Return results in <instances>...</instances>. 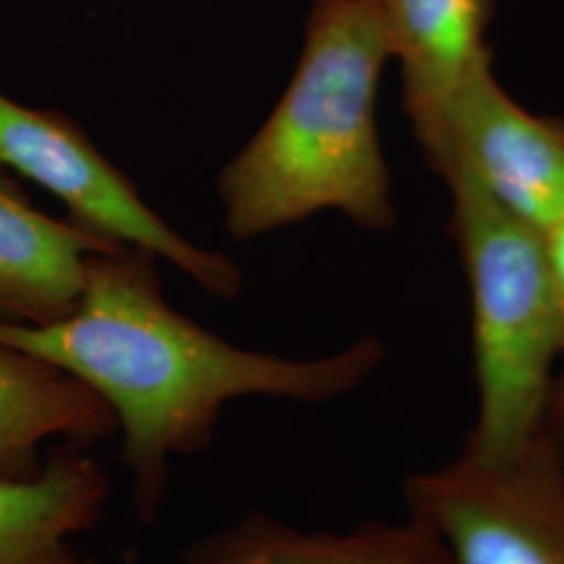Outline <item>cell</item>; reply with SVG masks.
Listing matches in <instances>:
<instances>
[{
  "instance_id": "6da1fadb",
  "label": "cell",
  "mask_w": 564,
  "mask_h": 564,
  "mask_svg": "<svg viewBox=\"0 0 564 564\" xmlns=\"http://www.w3.org/2000/svg\"><path fill=\"white\" fill-rule=\"evenodd\" d=\"M155 258L134 245L95 251L69 316L42 326L0 321L2 347L61 368L113 410L142 521L162 508L170 458L209 447L224 403L242 395L328 402L358 389L383 360L377 339L310 362L239 349L170 307Z\"/></svg>"
},
{
  "instance_id": "7a4b0ae2",
  "label": "cell",
  "mask_w": 564,
  "mask_h": 564,
  "mask_svg": "<svg viewBox=\"0 0 564 564\" xmlns=\"http://www.w3.org/2000/svg\"><path fill=\"white\" fill-rule=\"evenodd\" d=\"M389 57L381 0H314L293 80L218 182L232 239L249 241L323 209L368 230L395 224L377 128Z\"/></svg>"
},
{
  "instance_id": "3957f363",
  "label": "cell",
  "mask_w": 564,
  "mask_h": 564,
  "mask_svg": "<svg viewBox=\"0 0 564 564\" xmlns=\"http://www.w3.org/2000/svg\"><path fill=\"white\" fill-rule=\"evenodd\" d=\"M449 235L460 249L473 302L477 421L463 452L500 458L545 433L564 324L542 235L508 216L466 176Z\"/></svg>"
},
{
  "instance_id": "277c9868",
  "label": "cell",
  "mask_w": 564,
  "mask_h": 564,
  "mask_svg": "<svg viewBox=\"0 0 564 564\" xmlns=\"http://www.w3.org/2000/svg\"><path fill=\"white\" fill-rule=\"evenodd\" d=\"M405 502L454 564H564V445L547 431L500 458L463 452L410 477Z\"/></svg>"
},
{
  "instance_id": "5b68a950",
  "label": "cell",
  "mask_w": 564,
  "mask_h": 564,
  "mask_svg": "<svg viewBox=\"0 0 564 564\" xmlns=\"http://www.w3.org/2000/svg\"><path fill=\"white\" fill-rule=\"evenodd\" d=\"M0 165L53 193L69 209V220L84 230L153 251L218 297L239 295V268L223 253L205 251L176 235L142 202L130 178L61 111L25 107L0 95Z\"/></svg>"
},
{
  "instance_id": "8992f818",
  "label": "cell",
  "mask_w": 564,
  "mask_h": 564,
  "mask_svg": "<svg viewBox=\"0 0 564 564\" xmlns=\"http://www.w3.org/2000/svg\"><path fill=\"white\" fill-rule=\"evenodd\" d=\"M435 172L445 184L466 176L544 235L564 216V120L527 111L487 69L456 102Z\"/></svg>"
},
{
  "instance_id": "52a82bcc",
  "label": "cell",
  "mask_w": 564,
  "mask_h": 564,
  "mask_svg": "<svg viewBox=\"0 0 564 564\" xmlns=\"http://www.w3.org/2000/svg\"><path fill=\"white\" fill-rule=\"evenodd\" d=\"M391 55L402 63L403 111L435 170L454 107L491 69L487 28L496 0H381Z\"/></svg>"
},
{
  "instance_id": "ba28073f",
  "label": "cell",
  "mask_w": 564,
  "mask_h": 564,
  "mask_svg": "<svg viewBox=\"0 0 564 564\" xmlns=\"http://www.w3.org/2000/svg\"><path fill=\"white\" fill-rule=\"evenodd\" d=\"M67 220L39 212L0 170V321L57 323L80 303L88 258L116 247Z\"/></svg>"
},
{
  "instance_id": "9c48e42d",
  "label": "cell",
  "mask_w": 564,
  "mask_h": 564,
  "mask_svg": "<svg viewBox=\"0 0 564 564\" xmlns=\"http://www.w3.org/2000/svg\"><path fill=\"white\" fill-rule=\"evenodd\" d=\"M186 564H454L424 524L368 523L345 531H302L256 512L182 552Z\"/></svg>"
},
{
  "instance_id": "30bf717a",
  "label": "cell",
  "mask_w": 564,
  "mask_h": 564,
  "mask_svg": "<svg viewBox=\"0 0 564 564\" xmlns=\"http://www.w3.org/2000/svg\"><path fill=\"white\" fill-rule=\"evenodd\" d=\"M107 500L105 470L76 452L34 475H0V564H80L69 538L97 527Z\"/></svg>"
},
{
  "instance_id": "8fae6325",
  "label": "cell",
  "mask_w": 564,
  "mask_h": 564,
  "mask_svg": "<svg viewBox=\"0 0 564 564\" xmlns=\"http://www.w3.org/2000/svg\"><path fill=\"white\" fill-rule=\"evenodd\" d=\"M116 429L113 410L90 387L0 345V475L25 477L36 447L51 437L93 444Z\"/></svg>"
},
{
  "instance_id": "7c38bea8",
  "label": "cell",
  "mask_w": 564,
  "mask_h": 564,
  "mask_svg": "<svg viewBox=\"0 0 564 564\" xmlns=\"http://www.w3.org/2000/svg\"><path fill=\"white\" fill-rule=\"evenodd\" d=\"M544 242L545 263L550 272V281L556 293V302L561 307L564 324V216L550 230L542 235Z\"/></svg>"
},
{
  "instance_id": "4fadbf2b",
  "label": "cell",
  "mask_w": 564,
  "mask_h": 564,
  "mask_svg": "<svg viewBox=\"0 0 564 564\" xmlns=\"http://www.w3.org/2000/svg\"><path fill=\"white\" fill-rule=\"evenodd\" d=\"M545 431L564 445V372L556 377L554 391H552V402L547 410V421H545Z\"/></svg>"
},
{
  "instance_id": "5bb4252c",
  "label": "cell",
  "mask_w": 564,
  "mask_h": 564,
  "mask_svg": "<svg viewBox=\"0 0 564 564\" xmlns=\"http://www.w3.org/2000/svg\"><path fill=\"white\" fill-rule=\"evenodd\" d=\"M80 564H99V563H95V561H82ZM123 564H139V563H137V558H134V554H126V556H123Z\"/></svg>"
}]
</instances>
